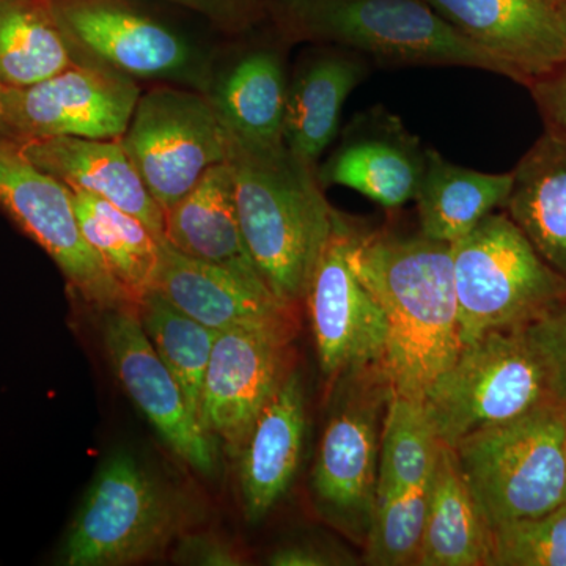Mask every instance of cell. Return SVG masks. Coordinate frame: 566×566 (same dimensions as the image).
<instances>
[{"label":"cell","mask_w":566,"mask_h":566,"mask_svg":"<svg viewBox=\"0 0 566 566\" xmlns=\"http://www.w3.org/2000/svg\"><path fill=\"white\" fill-rule=\"evenodd\" d=\"M223 128L256 145L283 144L286 82L281 55L253 51L243 55L207 93Z\"/></svg>","instance_id":"484cf974"},{"label":"cell","mask_w":566,"mask_h":566,"mask_svg":"<svg viewBox=\"0 0 566 566\" xmlns=\"http://www.w3.org/2000/svg\"><path fill=\"white\" fill-rule=\"evenodd\" d=\"M163 238L185 255L266 286L245 248L232 169L227 161L212 166L191 192L164 211Z\"/></svg>","instance_id":"44dd1931"},{"label":"cell","mask_w":566,"mask_h":566,"mask_svg":"<svg viewBox=\"0 0 566 566\" xmlns=\"http://www.w3.org/2000/svg\"><path fill=\"white\" fill-rule=\"evenodd\" d=\"M227 140L245 248L271 294L294 308L305 301L338 212L324 197L316 167L285 144H249L229 132Z\"/></svg>","instance_id":"7a4b0ae2"},{"label":"cell","mask_w":566,"mask_h":566,"mask_svg":"<svg viewBox=\"0 0 566 566\" xmlns=\"http://www.w3.org/2000/svg\"><path fill=\"white\" fill-rule=\"evenodd\" d=\"M424 148L405 123L382 107L357 115L331 158L316 170L322 188L345 186L386 210L415 200Z\"/></svg>","instance_id":"e0dca14e"},{"label":"cell","mask_w":566,"mask_h":566,"mask_svg":"<svg viewBox=\"0 0 566 566\" xmlns=\"http://www.w3.org/2000/svg\"><path fill=\"white\" fill-rule=\"evenodd\" d=\"M136 314L153 348L177 379L193 415L200 419L205 375L218 331L182 314L180 308L151 290L137 301Z\"/></svg>","instance_id":"f1b7e54d"},{"label":"cell","mask_w":566,"mask_h":566,"mask_svg":"<svg viewBox=\"0 0 566 566\" xmlns=\"http://www.w3.org/2000/svg\"><path fill=\"white\" fill-rule=\"evenodd\" d=\"M279 20L296 40L326 41L390 65L509 66L458 31L424 0H281Z\"/></svg>","instance_id":"3957f363"},{"label":"cell","mask_w":566,"mask_h":566,"mask_svg":"<svg viewBox=\"0 0 566 566\" xmlns=\"http://www.w3.org/2000/svg\"><path fill=\"white\" fill-rule=\"evenodd\" d=\"M506 214L566 279V136L545 132L513 170Z\"/></svg>","instance_id":"603a6c76"},{"label":"cell","mask_w":566,"mask_h":566,"mask_svg":"<svg viewBox=\"0 0 566 566\" xmlns=\"http://www.w3.org/2000/svg\"><path fill=\"white\" fill-rule=\"evenodd\" d=\"M305 395L296 370L283 379L240 452L244 516L256 524L279 504L300 468L305 438Z\"/></svg>","instance_id":"d6986e66"},{"label":"cell","mask_w":566,"mask_h":566,"mask_svg":"<svg viewBox=\"0 0 566 566\" xmlns=\"http://www.w3.org/2000/svg\"><path fill=\"white\" fill-rule=\"evenodd\" d=\"M438 446L423 401L390 392L382 417L376 497L424 485Z\"/></svg>","instance_id":"f546056e"},{"label":"cell","mask_w":566,"mask_h":566,"mask_svg":"<svg viewBox=\"0 0 566 566\" xmlns=\"http://www.w3.org/2000/svg\"><path fill=\"white\" fill-rule=\"evenodd\" d=\"M565 424L566 405L547 401L452 447L490 532L565 504Z\"/></svg>","instance_id":"277c9868"},{"label":"cell","mask_w":566,"mask_h":566,"mask_svg":"<svg viewBox=\"0 0 566 566\" xmlns=\"http://www.w3.org/2000/svg\"><path fill=\"white\" fill-rule=\"evenodd\" d=\"M564 458H565V502H566V424H565V439H564Z\"/></svg>","instance_id":"74e56055"},{"label":"cell","mask_w":566,"mask_h":566,"mask_svg":"<svg viewBox=\"0 0 566 566\" xmlns=\"http://www.w3.org/2000/svg\"><path fill=\"white\" fill-rule=\"evenodd\" d=\"M172 562L181 565H243L240 549L229 539L212 532H185L174 543Z\"/></svg>","instance_id":"836d02e7"},{"label":"cell","mask_w":566,"mask_h":566,"mask_svg":"<svg viewBox=\"0 0 566 566\" xmlns=\"http://www.w3.org/2000/svg\"><path fill=\"white\" fill-rule=\"evenodd\" d=\"M76 59H91L145 80L181 82L207 95L202 55L172 29L120 0H52Z\"/></svg>","instance_id":"7c38bea8"},{"label":"cell","mask_w":566,"mask_h":566,"mask_svg":"<svg viewBox=\"0 0 566 566\" xmlns=\"http://www.w3.org/2000/svg\"><path fill=\"white\" fill-rule=\"evenodd\" d=\"M424 485L378 495L365 549L367 560L378 566L415 564L422 543L428 504Z\"/></svg>","instance_id":"4dcf8cb0"},{"label":"cell","mask_w":566,"mask_h":566,"mask_svg":"<svg viewBox=\"0 0 566 566\" xmlns=\"http://www.w3.org/2000/svg\"><path fill=\"white\" fill-rule=\"evenodd\" d=\"M490 528L465 485L452 447L439 441L428 483L419 566H486Z\"/></svg>","instance_id":"d4e9b609"},{"label":"cell","mask_w":566,"mask_h":566,"mask_svg":"<svg viewBox=\"0 0 566 566\" xmlns=\"http://www.w3.org/2000/svg\"><path fill=\"white\" fill-rule=\"evenodd\" d=\"M486 566H566V502L490 532Z\"/></svg>","instance_id":"1f68e13d"},{"label":"cell","mask_w":566,"mask_h":566,"mask_svg":"<svg viewBox=\"0 0 566 566\" xmlns=\"http://www.w3.org/2000/svg\"><path fill=\"white\" fill-rule=\"evenodd\" d=\"M547 132L566 136V61L528 87Z\"/></svg>","instance_id":"d590c367"},{"label":"cell","mask_w":566,"mask_h":566,"mask_svg":"<svg viewBox=\"0 0 566 566\" xmlns=\"http://www.w3.org/2000/svg\"><path fill=\"white\" fill-rule=\"evenodd\" d=\"M29 161L71 191L91 193L144 222L164 237V211L153 199L120 140L52 137L20 145Z\"/></svg>","instance_id":"ffe728a7"},{"label":"cell","mask_w":566,"mask_h":566,"mask_svg":"<svg viewBox=\"0 0 566 566\" xmlns=\"http://www.w3.org/2000/svg\"><path fill=\"white\" fill-rule=\"evenodd\" d=\"M365 77L359 59L337 50L308 59L286 85L283 144L316 167L333 144L348 96Z\"/></svg>","instance_id":"7402d4cb"},{"label":"cell","mask_w":566,"mask_h":566,"mask_svg":"<svg viewBox=\"0 0 566 566\" xmlns=\"http://www.w3.org/2000/svg\"><path fill=\"white\" fill-rule=\"evenodd\" d=\"M140 95L128 74L77 59L40 84L3 91L0 137L18 145L52 137L120 140Z\"/></svg>","instance_id":"8fae6325"},{"label":"cell","mask_w":566,"mask_h":566,"mask_svg":"<svg viewBox=\"0 0 566 566\" xmlns=\"http://www.w3.org/2000/svg\"><path fill=\"white\" fill-rule=\"evenodd\" d=\"M274 566H333L353 564L352 557L318 543H294L275 549L268 558Z\"/></svg>","instance_id":"8d00e7d4"},{"label":"cell","mask_w":566,"mask_h":566,"mask_svg":"<svg viewBox=\"0 0 566 566\" xmlns=\"http://www.w3.org/2000/svg\"><path fill=\"white\" fill-rule=\"evenodd\" d=\"M556 401L545 365L526 327L491 331L463 346L455 363L423 398L438 441L455 447L465 436L527 415Z\"/></svg>","instance_id":"52a82bcc"},{"label":"cell","mask_w":566,"mask_h":566,"mask_svg":"<svg viewBox=\"0 0 566 566\" xmlns=\"http://www.w3.org/2000/svg\"><path fill=\"white\" fill-rule=\"evenodd\" d=\"M296 323L251 324L222 331L205 375L200 420L230 455H240L253 423L290 374Z\"/></svg>","instance_id":"4fadbf2b"},{"label":"cell","mask_w":566,"mask_h":566,"mask_svg":"<svg viewBox=\"0 0 566 566\" xmlns=\"http://www.w3.org/2000/svg\"><path fill=\"white\" fill-rule=\"evenodd\" d=\"M352 229L337 214L305 294L319 368L329 379L381 364L386 349L385 312L349 262Z\"/></svg>","instance_id":"5bb4252c"},{"label":"cell","mask_w":566,"mask_h":566,"mask_svg":"<svg viewBox=\"0 0 566 566\" xmlns=\"http://www.w3.org/2000/svg\"><path fill=\"white\" fill-rule=\"evenodd\" d=\"M0 207L54 260L76 296L98 308L136 305L82 234L73 191L0 137Z\"/></svg>","instance_id":"30bf717a"},{"label":"cell","mask_w":566,"mask_h":566,"mask_svg":"<svg viewBox=\"0 0 566 566\" xmlns=\"http://www.w3.org/2000/svg\"><path fill=\"white\" fill-rule=\"evenodd\" d=\"M120 142L163 211L191 192L212 166L226 163L229 150L208 95L170 85L140 95Z\"/></svg>","instance_id":"9c48e42d"},{"label":"cell","mask_w":566,"mask_h":566,"mask_svg":"<svg viewBox=\"0 0 566 566\" xmlns=\"http://www.w3.org/2000/svg\"><path fill=\"white\" fill-rule=\"evenodd\" d=\"M150 290L218 333L251 324L294 322L293 308L275 300L266 286L185 255L164 238H159Z\"/></svg>","instance_id":"ac0fdd59"},{"label":"cell","mask_w":566,"mask_h":566,"mask_svg":"<svg viewBox=\"0 0 566 566\" xmlns=\"http://www.w3.org/2000/svg\"><path fill=\"white\" fill-rule=\"evenodd\" d=\"M82 234L134 301L150 290L159 238L139 219L91 193L73 191Z\"/></svg>","instance_id":"83f0119b"},{"label":"cell","mask_w":566,"mask_h":566,"mask_svg":"<svg viewBox=\"0 0 566 566\" xmlns=\"http://www.w3.org/2000/svg\"><path fill=\"white\" fill-rule=\"evenodd\" d=\"M3 91H6V88L0 85V112H2Z\"/></svg>","instance_id":"f35d334b"},{"label":"cell","mask_w":566,"mask_h":566,"mask_svg":"<svg viewBox=\"0 0 566 566\" xmlns=\"http://www.w3.org/2000/svg\"><path fill=\"white\" fill-rule=\"evenodd\" d=\"M0 2H2V0H0Z\"/></svg>","instance_id":"ab89813d"},{"label":"cell","mask_w":566,"mask_h":566,"mask_svg":"<svg viewBox=\"0 0 566 566\" xmlns=\"http://www.w3.org/2000/svg\"><path fill=\"white\" fill-rule=\"evenodd\" d=\"M342 378L345 392L337 398L319 442L312 495L327 523L365 545L378 485L379 424L390 390L381 364L357 368Z\"/></svg>","instance_id":"ba28073f"},{"label":"cell","mask_w":566,"mask_h":566,"mask_svg":"<svg viewBox=\"0 0 566 566\" xmlns=\"http://www.w3.org/2000/svg\"><path fill=\"white\" fill-rule=\"evenodd\" d=\"M531 87L566 61V0H424Z\"/></svg>","instance_id":"2e32d148"},{"label":"cell","mask_w":566,"mask_h":566,"mask_svg":"<svg viewBox=\"0 0 566 566\" xmlns=\"http://www.w3.org/2000/svg\"><path fill=\"white\" fill-rule=\"evenodd\" d=\"M349 262L385 312L390 392L423 401L463 349L449 243L352 229Z\"/></svg>","instance_id":"6da1fadb"},{"label":"cell","mask_w":566,"mask_h":566,"mask_svg":"<svg viewBox=\"0 0 566 566\" xmlns=\"http://www.w3.org/2000/svg\"><path fill=\"white\" fill-rule=\"evenodd\" d=\"M185 499L129 452L104 461L63 539L65 566H123L161 557L189 526Z\"/></svg>","instance_id":"5b68a950"},{"label":"cell","mask_w":566,"mask_h":566,"mask_svg":"<svg viewBox=\"0 0 566 566\" xmlns=\"http://www.w3.org/2000/svg\"><path fill=\"white\" fill-rule=\"evenodd\" d=\"M196 11L226 32H241L262 17L259 0H167Z\"/></svg>","instance_id":"e575fe53"},{"label":"cell","mask_w":566,"mask_h":566,"mask_svg":"<svg viewBox=\"0 0 566 566\" xmlns=\"http://www.w3.org/2000/svg\"><path fill=\"white\" fill-rule=\"evenodd\" d=\"M102 314L104 349L125 392L182 463L199 474H214L216 441L193 415L177 379L153 348L136 305Z\"/></svg>","instance_id":"9a60e30c"},{"label":"cell","mask_w":566,"mask_h":566,"mask_svg":"<svg viewBox=\"0 0 566 566\" xmlns=\"http://www.w3.org/2000/svg\"><path fill=\"white\" fill-rule=\"evenodd\" d=\"M526 334L545 365L551 397L566 405V303L528 324Z\"/></svg>","instance_id":"d6a6232c"},{"label":"cell","mask_w":566,"mask_h":566,"mask_svg":"<svg viewBox=\"0 0 566 566\" xmlns=\"http://www.w3.org/2000/svg\"><path fill=\"white\" fill-rule=\"evenodd\" d=\"M512 188L513 172H476L447 161L441 153L427 147L415 197L420 233L453 244L495 208H505Z\"/></svg>","instance_id":"cb8c5ba5"},{"label":"cell","mask_w":566,"mask_h":566,"mask_svg":"<svg viewBox=\"0 0 566 566\" xmlns=\"http://www.w3.org/2000/svg\"><path fill=\"white\" fill-rule=\"evenodd\" d=\"M450 248L463 346L491 331L526 327L566 303V279L506 212H491Z\"/></svg>","instance_id":"8992f818"},{"label":"cell","mask_w":566,"mask_h":566,"mask_svg":"<svg viewBox=\"0 0 566 566\" xmlns=\"http://www.w3.org/2000/svg\"><path fill=\"white\" fill-rule=\"evenodd\" d=\"M77 62L52 0L0 2V85L24 88Z\"/></svg>","instance_id":"4316f807"}]
</instances>
